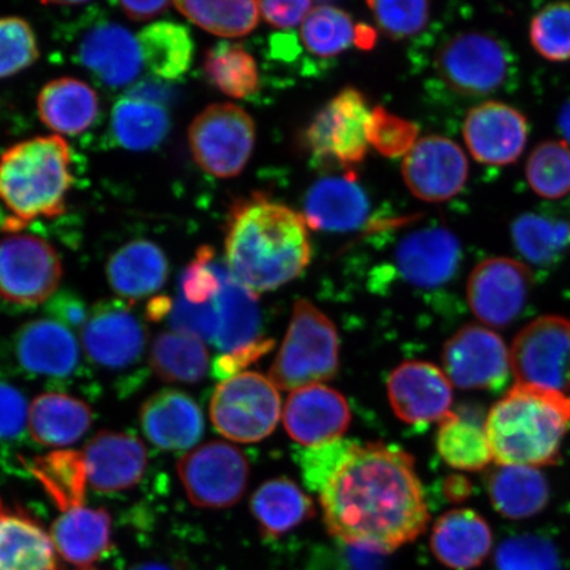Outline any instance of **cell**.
Returning <instances> with one entry per match:
<instances>
[{"label": "cell", "instance_id": "1", "mask_svg": "<svg viewBox=\"0 0 570 570\" xmlns=\"http://www.w3.org/2000/svg\"><path fill=\"white\" fill-rule=\"evenodd\" d=\"M320 502L327 532L358 551L395 552L430 522L415 461L384 444H356Z\"/></svg>", "mask_w": 570, "mask_h": 570}, {"label": "cell", "instance_id": "2", "mask_svg": "<svg viewBox=\"0 0 570 570\" xmlns=\"http://www.w3.org/2000/svg\"><path fill=\"white\" fill-rule=\"evenodd\" d=\"M227 273L252 294L281 288L312 259L308 225L287 205L261 195L233 206L227 224Z\"/></svg>", "mask_w": 570, "mask_h": 570}, {"label": "cell", "instance_id": "3", "mask_svg": "<svg viewBox=\"0 0 570 570\" xmlns=\"http://www.w3.org/2000/svg\"><path fill=\"white\" fill-rule=\"evenodd\" d=\"M569 425L570 392L517 383L487 417L493 461L498 465H553Z\"/></svg>", "mask_w": 570, "mask_h": 570}, {"label": "cell", "instance_id": "4", "mask_svg": "<svg viewBox=\"0 0 570 570\" xmlns=\"http://www.w3.org/2000/svg\"><path fill=\"white\" fill-rule=\"evenodd\" d=\"M71 153L66 139L38 137L18 142L0 158V199L18 224L39 217L55 218L66 212L75 183Z\"/></svg>", "mask_w": 570, "mask_h": 570}, {"label": "cell", "instance_id": "5", "mask_svg": "<svg viewBox=\"0 0 570 570\" xmlns=\"http://www.w3.org/2000/svg\"><path fill=\"white\" fill-rule=\"evenodd\" d=\"M340 340L331 318L308 301L294 306L287 334L269 370L276 389L295 391L336 376Z\"/></svg>", "mask_w": 570, "mask_h": 570}, {"label": "cell", "instance_id": "6", "mask_svg": "<svg viewBox=\"0 0 570 570\" xmlns=\"http://www.w3.org/2000/svg\"><path fill=\"white\" fill-rule=\"evenodd\" d=\"M279 391L265 375L245 372L218 384L210 417L216 430L235 443H258L274 432L281 419Z\"/></svg>", "mask_w": 570, "mask_h": 570}, {"label": "cell", "instance_id": "7", "mask_svg": "<svg viewBox=\"0 0 570 570\" xmlns=\"http://www.w3.org/2000/svg\"><path fill=\"white\" fill-rule=\"evenodd\" d=\"M189 146L199 168L218 178L238 176L254 151L256 128L249 114L234 104H214L189 127Z\"/></svg>", "mask_w": 570, "mask_h": 570}, {"label": "cell", "instance_id": "8", "mask_svg": "<svg viewBox=\"0 0 570 570\" xmlns=\"http://www.w3.org/2000/svg\"><path fill=\"white\" fill-rule=\"evenodd\" d=\"M512 57L504 42L483 32H463L446 41L436 56V69L459 95L489 96L508 81Z\"/></svg>", "mask_w": 570, "mask_h": 570}, {"label": "cell", "instance_id": "9", "mask_svg": "<svg viewBox=\"0 0 570 570\" xmlns=\"http://www.w3.org/2000/svg\"><path fill=\"white\" fill-rule=\"evenodd\" d=\"M511 372L517 383L570 392V320L543 316L523 327L512 342Z\"/></svg>", "mask_w": 570, "mask_h": 570}, {"label": "cell", "instance_id": "10", "mask_svg": "<svg viewBox=\"0 0 570 570\" xmlns=\"http://www.w3.org/2000/svg\"><path fill=\"white\" fill-rule=\"evenodd\" d=\"M62 265L46 239L11 234L0 240V297L17 305H38L59 288Z\"/></svg>", "mask_w": 570, "mask_h": 570}, {"label": "cell", "instance_id": "11", "mask_svg": "<svg viewBox=\"0 0 570 570\" xmlns=\"http://www.w3.org/2000/svg\"><path fill=\"white\" fill-rule=\"evenodd\" d=\"M185 493L199 509H227L239 502L248 482V463L237 446L213 441L178 461Z\"/></svg>", "mask_w": 570, "mask_h": 570}, {"label": "cell", "instance_id": "12", "mask_svg": "<svg viewBox=\"0 0 570 570\" xmlns=\"http://www.w3.org/2000/svg\"><path fill=\"white\" fill-rule=\"evenodd\" d=\"M372 117L365 96L346 88L321 110L306 130V146L318 159L353 167L366 158Z\"/></svg>", "mask_w": 570, "mask_h": 570}, {"label": "cell", "instance_id": "13", "mask_svg": "<svg viewBox=\"0 0 570 570\" xmlns=\"http://www.w3.org/2000/svg\"><path fill=\"white\" fill-rule=\"evenodd\" d=\"M533 285L524 263L504 256L484 259L469 276L470 309L484 325L505 327L525 308Z\"/></svg>", "mask_w": 570, "mask_h": 570}, {"label": "cell", "instance_id": "14", "mask_svg": "<svg viewBox=\"0 0 570 570\" xmlns=\"http://www.w3.org/2000/svg\"><path fill=\"white\" fill-rule=\"evenodd\" d=\"M448 380L461 390H498L511 372L510 351L488 327L463 326L444 346Z\"/></svg>", "mask_w": 570, "mask_h": 570}, {"label": "cell", "instance_id": "15", "mask_svg": "<svg viewBox=\"0 0 570 570\" xmlns=\"http://www.w3.org/2000/svg\"><path fill=\"white\" fill-rule=\"evenodd\" d=\"M402 175L411 194L425 203H444L465 187L469 163L458 142L431 135L404 156Z\"/></svg>", "mask_w": 570, "mask_h": 570}, {"label": "cell", "instance_id": "16", "mask_svg": "<svg viewBox=\"0 0 570 570\" xmlns=\"http://www.w3.org/2000/svg\"><path fill=\"white\" fill-rule=\"evenodd\" d=\"M463 139L469 153L484 166L503 167L523 155L530 137L524 114L501 101H488L468 112Z\"/></svg>", "mask_w": 570, "mask_h": 570}, {"label": "cell", "instance_id": "17", "mask_svg": "<svg viewBox=\"0 0 570 570\" xmlns=\"http://www.w3.org/2000/svg\"><path fill=\"white\" fill-rule=\"evenodd\" d=\"M387 391L392 410L404 423L424 425L441 422L451 412L452 383L432 363H402L390 375Z\"/></svg>", "mask_w": 570, "mask_h": 570}, {"label": "cell", "instance_id": "18", "mask_svg": "<svg viewBox=\"0 0 570 570\" xmlns=\"http://www.w3.org/2000/svg\"><path fill=\"white\" fill-rule=\"evenodd\" d=\"M145 326L120 303L96 306L82 326V344L89 358L107 368H125L145 352Z\"/></svg>", "mask_w": 570, "mask_h": 570}, {"label": "cell", "instance_id": "19", "mask_svg": "<svg viewBox=\"0 0 570 570\" xmlns=\"http://www.w3.org/2000/svg\"><path fill=\"white\" fill-rule=\"evenodd\" d=\"M351 417L346 399L324 384L292 391L283 415L289 436L306 448L341 439Z\"/></svg>", "mask_w": 570, "mask_h": 570}, {"label": "cell", "instance_id": "20", "mask_svg": "<svg viewBox=\"0 0 570 570\" xmlns=\"http://www.w3.org/2000/svg\"><path fill=\"white\" fill-rule=\"evenodd\" d=\"M395 259L405 282L419 288H436L458 273L461 246L445 227H430L403 238Z\"/></svg>", "mask_w": 570, "mask_h": 570}, {"label": "cell", "instance_id": "21", "mask_svg": "<svg viewBox=\"0 0 570 570\" xmlns=\"http://www.w3.org/2000/svg\"><path fill=\"white\" fill-rule=\"evenodd\" d=\"M88 481L104 493L137 487L147 469V449L138 438L122 432H101L83 452Z\"/></svg>", "mask_w": 570, "mask_h": 570}, {"label": "cell", "instance_id": "22", "mask_svg": "<svg viewBox=\"0 0 570 570\" xmlns=\"http://www.w3.org/2000/svg\"><path fill=\"white\" fill-rule=\"evenodd\" d=\"M493 531L479 512L458 509L445 512L433 525L431 550L451 570H472L493 550Z\"/></svg>", "mask_w": 570, "mask_h": 570}, {"label": "cell", "instance_id": "23", "mask_svg": "<svg viewBox=\"0 0 570 570\" xmlns=\"http://www.w3.org/2000/svg\"><path fill=\"white\" fill-rule=\"evenodd\" d=\"M140 424L147 439L166 451L191 448L204 433L198 404L176 390H163L148 397L141 405Z\"/></svg>", "mask_w": 570, "mask_h": 570}, {"label": "cell", "instance_id": "24", "mask_svg": "<svg viewBox=\"0 0 570 570\" xmlns=\"http://www.w3.org/2000/svg\"><path fill=\"white\" fill-rule=\"evenodd\" d=\"M0 570H59L51 538L24 509L0 497Z\"/></svg>", "mask_w": 570, "mask_h": 570}, {"label": "cell", "instance_id": "25", "mask_svg": "<svg viewBox=\"0 0 570 570\" xmlns=\"http://www.w3.org/2000/svg\"><path fill=\"white\" fill-rule=\"evenodd\" d=\"M370 212L368 198L352 177L317 181L305 198L304 218L313 230L345 233L358 229Z\"/></svg>", "mask_w": 570, "mask_h": 570}, {"label": "cell", "instance_id": "26", "mask_svg": "<svg viewBox=\"0 0 570 570\" xmlns=\"http://www.w3.org/2000/svg\"><path fill=\"white\" fill-rule=\"evenodd\" d=\"M16 353L21 367L47 376H67L75 372L80 348L68 327L59 321L39 318L27 323L17 334Z\"/></svg>", "mask_w": 570, "mask_h": 570}, {"label": "cell", "instance_id": "27", "mask_svg": "<svg viewBox=\"0 0 570 570\" xmlns=\"http://www.w3.org/2000/svg\"><path fill=\"white\" fill-rule=\"evenodd\" d=\"M78 56L99 80L116 88L132 82L142 63L138 38L112 23L98 26L85 36Z\"/></svg>", "mask_w": 570, "mask_h": 570}, {"label": "cell", "instance_id": "28", "mask_svg": "<svg viewBox=\"0 0 570 570\" xmlns=\"http://www.w3.org/2000/svg\"><path fill=\"white\" fill-rule=\"evenodd\" d=\"M57 554L76 567H90L109 551L111 517L105 509L78 508L62 512L51 530Z\"/></svg>", "mask_w": 570, "mask_h": 570}, {"label": "cell", "instance_id": "29", "mask_svg": "<svg viewBox=\"0 0 570 570\" xmlns=\"http://www.w3.org/2000/svg\"><path fill=\"white\" fill-rule=\"evenodd\" d=\"M107 281L118 296L139 301L158 292L168 277V261L159 246L134 240L107 262Z\"/></svg>", "mask_w": 570, "mask_h": 570}, {"label": "cell", "instance_id": "30", "mask_svg": "<svg viewBox=\"0 0 570 570\" xmlns=\"http://www.w3.org/2000/svg\"><path fill=\"white\" fill-rule=\"evenodd\" d=\"M488 493L498 514L511 520L537 517L551 498L539 468L523 465H498L489 475Z\"/></svg>", "mask_w": 570, "mask_h": 570}, {"label": "cell", "instance_id": "31", "mask_svg": "<svg viewBox=\"0 0 570 570\" xmlns=\"http://www.w3.org/2000/svg\"><path fill=\"white\" fill-rule=\"evenodd\" d=\"M42 124L63 135H78L95 124L99 99L95 89L77 78L62 77L48 82L38 98Z\"/></svg>", "mask_w": 570, "mask_h": 570}, {"label": "cell", "instance_id": "32", "mask_svg": "<svg viewBox=\"0 0 570 570\" xmlns=\"http://www.w3.org/2000/svg\"><path fill=\"white\" fill-rule=\"evenodd\" d=\"M436 446L446 465L465 472H479L493 461L487 420L474 409L449 412L440 422Z\"/></svg>", "mask_w": 570, "mask_h": 570}, {"label": "cell", "instance_id": "33", "mask_svg": "<svg viewBox=\"0 0 570 570\" xmlns=\"http://www.w3.org/2000/svg\"><path fill=\"white\" fill-rule=\"evenodd\" d=\"M28 422L36 443L60 448L77 443L89 431L92 413L80 399L48 392L35 399Z\"/></svg>", "mask_w": 570, "mask_h": 570}, {"label": "cell", "instance_id": "34", "mask_svg": "<svg viewBox=\"0 0 570 570\" xmlns=\"http://www.w3.org/2000/svg\"><path fill=\"white\" fill-rule=\"evenodd\" d=\"M253 515L266 537L279 538L315 517V503L288 479L267 481L252 499Z\"/></svg>", "mask_w": 570, "mask_h": 570}, {"label": "cell", "instance_id": "35", "mask_svg": "<svg viewBox=\"0 0 570 570\" xmlns=\"http://www.w3.org/2000/svg\"><path fill=\"white\" fill-rule=\"evenodd\" d=\"M142 63L164 80H177L187 73L194 60V39L187 27L174 21H156L139 32Z\"/></svg>", "mask_w": 570, "mask_h": 570}, {"label": "cell", "instance_id": "36", "mask_svg": "<svg viewBox=\"0 0 570 570\" xmlns=\"http://www.w3.org/2000/svg\"><path fill=\"white\" fill-rule=\"evenodd\" d=\"M169 116L153 99L128 97L114 106L111 130L120 146L131 151L158 147L169 132Z\"/></svg>", "mask_w": 570, "mask_h": 570}, {"label": "cell", "instance_id": "37", "mask_svg": "<svg viewBox=\"0 0 570 570\" xmlns=\"http://www.w3.org/2000/svg\"><path fill=\"white\" fill-rule=\"evenodd\" d=\"M517 252L532 266L559 265L570 246V224L539 213H523L511 225Z\"/></svg>", "mask_w": 570, "mask_h": 570}, {"label": "cell", "instance_id": "38", "mask_svg": "<svg viewBox=\"0 0 570 570\" xmlns=\"http://www.w3.org/2000/svg\"><path fill=\"white\" fill-rule=\"evenodd\" d=\"M216 305L219 325L214 346L229 353L258 340L261 315L256 297L233 281L229 273L225 275Z\"/></svg>", "mask_w": 570, "mask_h": 570}, {"label": "cell", "instance_id": "39", "mask_svg": "<svg viewBox=\"0 0 570 570\" xmlns=\"http://www.w3.org/2000/svg\"><path fill=\"white\" fill-rule=\"evenodd\" d=\"M31 473L62 512L82 508L87 493V463L76 451H56L36 458Z\"/></svg>", "mask_w": 570, "mask_h": 570}, {"label": "cell", "instance_id": "40", "mask_svg": "<svg viewBox=\"0 0 570 570\" xmlns=\"http://www.w3.org/2000/svg\"><path fill=\"white\" fill-rule=\"evenodd\" d=\"M149 363L163 381L197 383L208 373L209 354L202 340L189 334L167 332L155 338Z\"/></svg>", "mask_w": 570, "mask_h": 570}, {"label": "cell", "instance_id": "41", "mask_svg": "<svg viewBox=\"0 0 570 570\" xmlns=\"http://www.w3.org/2000/svg\"><path fill=\"white\" fill-rule=\"evenodd\" d=\"M206 77L225 96L244 99L259 89L258 66L252 55L240 46L223 42L205 55Z\"/></svg>", "mask_w": 570, "mask_h": 570}, {"label": "cell", "instance_id": "42", "mask_svg": "<svg viewBox=\"0 0 570 570\" xmlns=\"http://www.w3.org/2000/svg\"><path fill=\"white\" fill-rule=\"evenodd\" d=\"M174 6L191 23L220 38H242L259 23L258 2H176Z\"/></svg>", "mask_w": 570, "mask_h": 570}, {"label": "cell", "instance_id": "43", "mask_svg": "<svg viewBox=\"0 0 570 570\" xmlns=\"http://www.w3.org/2000/svg\"><path fill=\"white\" fill-rule=\"evenodd\" d=\"M525 178L534 195L560 199L570 194V146L566 140H546L532 149Z\"/></svg>", "mask_w": 570, "mask_h": 570}, {"label": "cell", "instance_id": "44", "mask_svg": "<svg viewBox=\"0 0 570 570\" xmlns=\"http://www.w3.org/2000/svg\"><path fill=\"white\" fill-rule=\"evenodd\" d=\"M306 51L331 57L354 45L355 26L344 10L327 4L313 6L301 28Z\"/></svg>", "mask_w": 570, "mask_h": 570}, {"label": "cell", "instance_id": "45", "mask_svg": "<svg viewBox=\"0 0 570 570\" xmlns=\"http://www.w3.org/2000/svg\"><path fill=\"white\" fill-rule=\"evenodd\" d=\"M530 42L547 61H570V3L547 4L530 23Z\"/></svg>", "mask_w": 570, "mask_h": 570}, {"label": "cell", "instance_id": "46", "mask_svg": "<svg viewBox=\"0 0 570 570\" xmlns=\"http://www.w3.org/2000/svg\"><path fill=\"white\" fill-rule=\"evenodd\" d=\"M497 570H561L558 548L539 534H518L502 541L494 556Z\"/></svg>", "mask_w": 570, "mask_h": 570}, {"label": "cell", "instance_id": "47", "mask_svg": "<svg viewBox=\"0 0 570 570\" xmlns=\"http://www.w3.org/2000/svg\"><path fill=\"white\" fill-rule=\"evenodd\" d=\"M38 39L27 20L0 18V78L11 77L39 59Z\"/></svg>", "mask_w": 570, "mask_h": 570}, {"label": "cell", "instance_id": "48", "mask_svg": "<svg viewBox=\"0 0 570 570\" xmlns=\"http://www.w3.org/2000/svg\"><path fill=\"white\" fill-rule=\"evenodd\" d=\"M355 445L354 441L338 439L303 449L297 455V462L306 489L321 494V491L351 458Z\"/></svg>", "mask_w": 570, "mask_h": 570}, {"label": "cell", "instance_id": "49", "mask_svg": "<svg viewBox=\"0 0 570 570\" xmlns=\"http://www.w3.org/2000/svg\"><path fill=\"white\" fill-rule=\"evenodd\" d=\"M417 137V125L394 116L382 106L372 110L367 127L368 145L386 158L407 155L416 145Z\"/></svg>", "mask_w": 570, "mask_h": 570}, {"label": "cell", "instance_id": "50", "mask_svg": "<svg viewBox=\"0 0 570 570\" xmlns=\"http://www.w3.org/2000/svg\"><path fill=\"white\" fill-rule=\"evenodd\" d=\"M377 26L390 38L405 39L423 31L430 20V4L422 0L368 2Z\"/></svg>", "mask_w": 570, "mask_h": 570}, {"label": "cell", "instance_id": "51", "mask_svg": "<svg viewBox=\"0 0 570 570\" xmlns=\"http://www.w3.org/2000/svg\"><path fill=\"white\" fill-rule=\"evenodd\" d=\"M212 248L203 246L198 249L196 259L185 269L180 296L189 304H209L223 291L225 275H220V271L212 266Z\"/></svg>", "mask_w": 570, "mask_h": 570}, {"label": "cell", "instance_id": "52", "mask_svg": "<svg viewBox=\"0 0 570 570\" xmlns=\"http://www.w3.org/2000/svg\"><path fill=\"white\" fill-rule=\"evenodd\" d=\"M170 324L175 332L189 334L202 341H210L217 336L218 332V311L216 301L204 304L194 305L180 296L170 311Z\"/></svg>", "mask_w": 570, "mask_h": 570}, {"label": "cell", "instance_id": "53", "mask_svg": "<svg viewBox=\"0 0 570 570\" xmlns=\"http://www.w3.org/2000/svg\"><path fill=\"white\" fill-rule=\"evenodd\" d=\"M28 416L23 394L9 384L0 383V439H11L24 430Z\"/></svg>", "mask_w": 570, "mask_h": 570}, {"label": "cell", "instance_id": "54", "mask_svg": "<svg viewBox=\"0 0 570 570\" xmlns=\"http://www.w3.org/2000/svg\"><path fill=\"white\" fill-rule=\"evenodd\" d=\"M273 346L274 341L258 338L237 351L225 353L214 363V375L223 381L229 380V377L240 374V370L267 354Z\"/></svg>", "mask_w": 570, "mask_h": 570}, {"label": "cell", "instance_id": "55", "mask_svg": "<svg viewBox=\"0 0 570 570\" xmlns=\"http://www.w3.org/2000/svg\"><path fill=\"white\" fill-rule=\"evenodd\" d=\"M308 0H292V2H258L259 13L269 26L285 30L302 24L313 9Z\"/></svg>", "mask_w": 570, "mask_h": 570}, {"label": "cell", "instance_id": "56", "mask_svg": "<svg viewBox=\"0 0 570 570\" xmlns=\"http://www.w3.org/2000/svg\"><path fill=\"white\" fill-rule=\"evenodd\" d=\"M53 312L59 316L63 323L71 326H83L87 323V312H85L83 304L78 302L77 298L71 296H60L51 304Z\"/></svg>", "mask_w": 570, "mask_h": 570}, {"label": "cell", "instance_id": "57", "mask_svg": "<svg viewBox=\"0 0 570 570\" xmlns=\"http://www.w3.org/2000/svg\"><path fill=\"white\" fill-rule=\"evenodd\" d=\"M126 16L132 20L147 21L159 17L166 11L170 3L168 2H120Z\"/></svg>", "mask_w": 570, "mask_h": 570}, {"label": "cell", "instance_id": "58", "mask_svg": "<svg viewBox=\"0 0 570 570\" xmlns=\"http://www.w3.org/2000/svg\"><path fill=\"white\" fill-rule=\"evenodd\" d=\"M472 483L460 474L448 476L444 482L445 497L453 503L465 501L472 494Z\"/></svg>", "mask_w": 570, "mask_h": 570}, {"label": "cell", "instance_id": "59", "mask_svg": "<svg viewBox=\"0 0 570 570\" xmlns=\"http://www.w3.org/2000/svg\"><path fill=\"white\" fill-rule=\"evenodd\" d=\"M306 570H346V568L333 553L318 551Z\"/></svg>", "mask_w": 570, "mask_h": 570}, {"label": "cell", "instance_id": "60", "mask_svg": "<svg viewBox=\"0 0 570 570\" xmlns=\"http://www.w3.org/2000/svg\"><path fill=\"white\" fill-rule=\"evenodd\" d=\"M376 41V33L367 26H355L354 45L362 49L373 48Z\"/></svg>", "mask_w": 570, "mask_h": 570}, {"label": "cell", "instance_id": "61", "mask_svg": "<svg viewBox=\"0 0 570 570\" xmlns=\"http://www.w3.org/2000/svg\"><path fill=\"white\" fill-rule=\"evenodd\" d=\"M170 311H173V304H170L169 298L158 297L149 304L148 317L151 320H159L170 315Z\"/></svg>", "mask_w": 570, "mask_h": 570}, {"label": "cell", "instance_id": "62", "mask_svg": "<svg viewBox=\"0 0 570 570\" xmlns=\"http://www.w3.org/2000/svg\"><path fill=\"white\" fill-rule=\"evenodd\" d=\"M559 128L562 137L566 138V141L570 146V98L568 99V102L562 106L560 111Z\"/></svg>", "mask_w": 570, "mask_h": 570}, {"label": "cell", "instance_id": "63", "mask_svg": "<svg viewBox=\"0 0 570 570\" xmlns=\"http://www.w3.org/2000/svg\"><path fill=\"white\" fill-rule=\"evenodd\" d=\"M131 570H175L174 568H170L167 564H163V562H142V564H139Z\"/></svg>", "mask_w": 570, "mask_h": 570}, {"label": "cell", "instance_id": "64", "mask_svg": "<svg viewBox=\"0 0 570 570\" xmlns=\"http://www.w3.org/2000/svg\"><path fill=\"white\" fill-rule=\"evenodd\" d=\"M81 570H96V569H81Z\"/></svg>", "mask_w": 570, "mask_h": 570}]
</instances>
